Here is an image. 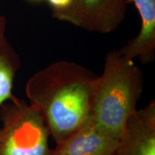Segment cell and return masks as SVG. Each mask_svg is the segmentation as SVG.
<instances>
[{"instance_id":"cell-2","label":"cell","mask_w":155,"mask_h":155,"mask_svg":"<svg viewBox=\"0 0 155 155\" xmlns=\"http://www.w3.org/2000/svg\"><path fill=\"white\" fill-rule=\"evenodd\" d=\"M143 88V73L134 60L118 50L109 51L102 74L95 81L89 119L105 132L120 139L128 119L137 110Z\"/></svg>"},{"instance_id":"cell-5","label":"cell","mask_w":155,"mask_h":155,"mask_svg":"<svg viewBox=\"0 0 155 155\" xmlns=\"http://www.w3.org/2000/svg\"><path fill=\"white\" fill-rule=\"evenodd\" d=\"M114 155H155V101L128 119Z\"/></svg>"},{"instance_id":"cell-10","label":"cell","mask_w":155,"mask_h":155,"mask_svg":"<svg viewBox=\"0 0 155 155\" xmlns=\"http://www.w3.org/2000/svg\"><path fill=\"white\" fill-rule=\"evenodd\" d=\"M6 25H7V21L5 17L0 14V42L5 38Z\"/></svg>"},{"instance_id":"cell-8","label":"cell","mask_w":155,"mask_h":155,"mask_svg":"<svg viewBox=\"0 0 155 155\" xmlns=\"http://www.w3.org/2000/svg\"><path fill=\"white\" fill-rule=\"evenodd\" d=\"M20 65L19 55L5 37L0 42V106L15 97L12 89Z\"/></svg>"},{"instance_id":"cell-4","label":"cell","mask_w":155,"mask_h":155,"mask_svg":"<svg viewBox=\"0 0 155 155\" xmlns=\"http://www.w3.org/2000/svg\"><path fill=\"white\" fill-rule=\"evenodd\" d=\"M129 0H73L53 17L88 32L110 33L124 21Z\"/></svg>"},{"instance_id":"cell-11","label":"cell","mask_w":155,"mask_h":155,"mask_svg":"<svg viewBox=\"0 0 155 155\" xmlns=\"http://www.w3.org/2000/svg\"><path fill=\"white\" fill-rule=\"evenodd\" d=\"M31 2H40L45 1V0H30Z\"/></svg>"},{"instance_id":"cell-7","label":"cell","mask_w":155,"mask_h":155,"mask_svg":"<svg viewBox=\"0 0 155 155\" xmlns=\"http://www.w3.org/2000/svg\"><path fill=\"white\" fill-rule=\"evenodd\" d=\"M137 8L141 19L138 35L118 50L129 59L135 58L143 64L154 61L155 58V0H129Z\"/></svg>"},{"instance_id":"cell-1","label":"cell","mask_w":155,"mask_h":155,"mask_svg":"<svg viewBox=\"0 0 155 155\" xmlns=\"http://www.w3.org/2000/svg\"><path fill=\"white\" fill-rule=\"evenodd\" d=\"M96 77L80 64L60 61L28 79L25 94L29 104L42 116L55 144L89 119Z\"/></svg>"},{"instance_id":"cell-6","label":"cell","mask_w":155,"mask_h":155,"mask_svg":"<svg viewBox=\"0 0 155 155\" xmlns=\"http://www.w3.org/2000/svg\"><path fill=\"white\" fill-rule=\"evenodd\" d=\"M119 141V139L105 132L89 119L56 144L50 155H114Z\"/></svg>"},{"instance_id":"cell-9","label":"cell","mask_w":155,"mask_h":155,"mask_svg":"<svg viewBox=\"0 0 155 155\" xmlns=\"http://www.w3.org/2000/svg\"><path fill=\"white\" fill-rule=\"evenodd\" d=\"M52 9V17L67 10L72 5L73 0H46Z\"/></svg>"},{"instance_id":"cell-3","label":"cell","mask_w":155,"mask_h":155,"mask_svg":"<svg viewBox=\"0 0 155 155\" xmlns=\"http://www.w3.org/2000/svg\"><path fill=\"white\" fill-rule=\"evenodd\" d=\"M0 155H50V133L40 114L15 96L0 106Z\"/></svg>"}]
</instances>
